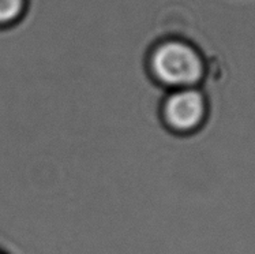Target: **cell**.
I'll list each match as a JSON object with an SVG mask.
<instances>
[{
    "mask_svg": "<svg viewBox=\"0 0 255 254\" xmlns=\"http://www.w3.org/2000/svg\"><path fill=\"white\" fill-rule=\"evenodd\" d=\"M151 64L162 82L176 88L193 86L203 71L198 52L188 44L179 41L165 42L157 48Z\"/></svg>",
    "mask_w": 255,
    "mask_h": 254,
    "instance_id": "1",
    "label": "cell"
},
{
    "mask_svg": "<svg viewBox=\"0 0 255 254\" xmlns=\"http://www.w3.org/2000/svg\"><path fill=\"white\" fill-rule=\"evenodd\" d=\"M206 114V101L193 86L180 88L172 93L164 105V118L168 126L179 133H188L198 127Z\"/></svg>",
    "mask_w": 255,
    "mask_h": 254,
    "instance_id": "2",
    "label": "cell"
},
{
    "mask_svg": "<svg viewBox=\"0 0 255 254\" xmlns=\"http://www.w3.org/2000/svg\"><path fill=\"white\" fill-rule=\"evenodd\" d=\"M23 4L25 0H0V23H10L18 19Z\"/></svg>",
    "mask_w": 255,
    "mask_h": 254,
    "instance_id": "3",
    "label": "cell"
},
{
    "mask_svg": "<svg viewBox=\"0 0 255 254\" xmlns=\"http://www.w3.org/2000/svg\"><path fill=\"white\" fill-rule=\"evenodd\" d=\"M0 254H1V253H0Z\"/></svg>",
    "mask_w": 255,
    "mask_h": 254,
    "instance_id": "4",
    "label": "cell"
}]
</instances>
